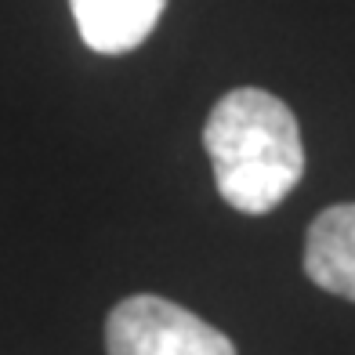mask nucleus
<instances>
[{
  "label": "nucleus",
  "instance_id": "nucleus-4",
  "mask_svg": "<svg viewBox=\"0 0 355 355\" xmlns=\"http://www.w3.org/2000/svg\"><path fill=\"white\" fill-rule=\"evenodd\" d=\"M304 276L327 294L355 301V203L327 207L309 225Z\"/></svg>",
  "mask_w": 355,
  "mask_h": 355
},
{
  "label": "nucleus",
  "instance_id": "nucleus-3",
  "mask_svg": "<svg viewBox=\"0 0 355 355\" xmlns=\"http://www.w3.org/2000/svg\"><path fill=\"white\" fill-rule=\"evenodd\" d=\"M69 8L91 51L127 55L149 40L167 0H69Z\"/></svg>",
  "mask_w": 355,
  "mask_h": 355
},
{
  "label": "nucleus",
  "instance_id": "nucleus-2",
  "mask_svg": "<svg viewBox=\"0 0 355 355\" xmlns=\"http://www.w3.org/2000/svg\"><path fill=\"white\" fill-rule=\"evenodd\" d=\"M105 355H236V345L182 304L135 294L105 319Z\"/></svg>",
  "mask_w": 355,
  "mask_h": 355
},
{
  "label": "nucleus",
  "instance_id": "nucleus-1",
  "mask_svg": "<svg viewBox=\"0 0 355 355\" xmlns=\"http://www.w3.org/2000/svg\"><path fill=\"white\" fill-rule=\"evenodd\" d=\"M203 149L221 200L239 214H268L304 174L297 116L261 87H236L218 98L203 127Z\"/></svg>",
  "mask_w": 355,
  "mask_h": 355
}]
</instances>
